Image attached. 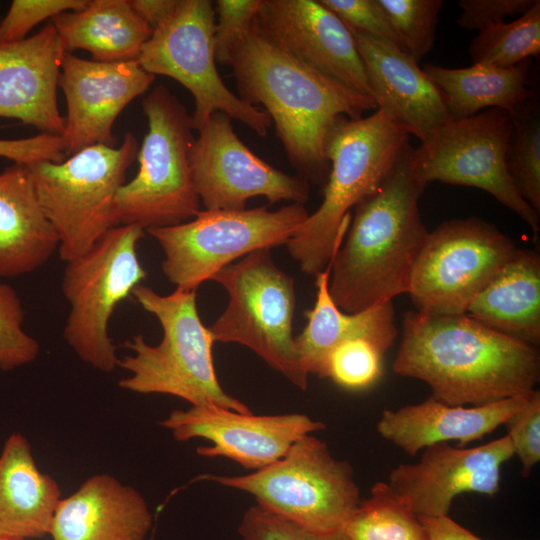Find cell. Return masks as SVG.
<instances>
[{
	"instance_id": "ee69618b",
	"label": "cell",
	"mask_w": 540,
	"mask_h": 540,
	"mask_svg": "<svg viewBox=\"0 0 540 540\" xmlns=\"http://www.w3.org/2000/svg\"><path fill=\"white\" fill-rule=\"evenodd\" d=\"M129 2L138 16L153 31L172 14L179 0H129Z\"/></svg>"
},
{
	"instance_id": "b9f144b4",
	"label": "cell",
	"mask_w": 540,
	"mask_h": 540,
	"mask_svg": "<svg viewBox=\"0 0 540 540\" xmlns=\"http://www.w3.org/2000/svg\"><path fill=\"white\" fill-rule=\"evenodd\" d=\"M65 145L60 135L39 133L23 139H0V157L29 166L38 162H62Z\"/></svg>"
},
{
	"instance_id": "ffe728a7",
	"label": "cell",
	"mask_w": 540,
	"mask_h": 540,
	"mask_svg": "<svg viewBox=\"0 0 540 540\" xmlns=\"http://www.w3.org/2000/svg\"><path fill=\"white\" fill-rule=\"evenodd\" d=\"M66 53L52 22L21 41L0 43V117L61 136L57 87Z\"/></svg>"
},
{
	"instance_id": "d6a6232c",
	"label": "cell",
	"mask_w": 540,
	"mask_h": 540,
	"mask_svg": "<svg viewBox=\"0 0 540 540\" xmlns=\"http://www.w3.org/2000/svg\"><path fill=\"white\" fill-rule=\"evenodd\" d=\"M386 351L368 338L349 339L329 354L319 377L330 378L347 390H366L381 378Z\"/></svg>"
},
{
	"instance_id": "f35d334b",
	"label": "cell",
	"mask_w": 540,
	"mask_h": 540,
	"mask_svg": "<svg viewBox=\"0 0 540 540\" xmlns=\"http://www.w3.org/2000/svg\"><path fill=\"white\" fill-rule=\"evenodd\" d=\"M349 28L388 41L405 51L377 0H319ZM406 52V51H405Z\"/></svg>"
},
{
	"instance_id": "f546056e",
	"label": "cell",
	"mask_w": 540,
	"mask_h": 540,
	"mask_svg": "<svg viewBox=\"0 0 540 540\" xmlns=\"http://www.w3.org/2000/svg\"><path fill=\"white\" fill-rule=\"evenodd\" d=\"M347 540H430L418 516L389 488L377 482L344 526Z\"/></svg>"
},
{
	"instance_id": "277c9868",
	"label": "cell",
	"mask_w": 540,
	"mask_h": 540,
	"mask_svg": "<svg viewBox=\"0 0 540 540\" xmlns=\"http://www.w3.org/2000/svg\"><path fill=\"white\" fill-rule=\"evenodd\" d=\"M410 134L383 109L339 117L325 140L330 164L323 201L286 243L302 272L317 275L341 246L351 208L377 191L411 148Z\"/></svg>"
},
{
	"instance_id": "f6af8a7d",
	"label": "cell",
	"mask_w": 540,
	"mask_h": 540,
	"mask_svg": "<svg viewBox=\"0 0 540 540\" xmlns=\"http://www.w3.org/2000/svg\"><path fill=\"white\" fill-rule=\"evenodd\" d=\"M0 540H18V539H5V538H1Z\"/></svg>"
},
{
	"instance_id": "ab89813d",
	"label": "cell",
	"mask_w": 540,
	"mask_h": 540,
	"mask_svg": "<svg viewBox=\"0 0 540 540\" xmlns=\"http://www.w3.org/2000/svg\"><path fill=\"white\" fill-rule=\"evenodd\" d=\"M214 28L216 61L226 65L231 45L254 22L261 0H218Z\"/></svg>"
},
{
	"instance_id": "cb8c5ba5",
	"label": "cell",
	"mask_w": 540,
	"mask_h": 540,
	"mask_svg": "<svg viewBox=\"0 0 540 540\" xmlns=\"http://www.w3.org/2000/svg\"><path fill=\"white\" fill-rule=\"evenodd\" d=\"M58 246L27 166L14 163L5 168L0 173V277L38 270Z\"/></svg>"
},
{
	"instance_id": "d590c367",
	"label": "cell",
	"mask_w": 540,
	"mask_h": 540,
	"mask_svg": "<svg viewBox=\"0 0 540 540\" xmlns=\"http://www.w3.org/2000/svg\"><path fill=\"white\" fill-rule=\"evenodd\" d=\"M238 533L242 540H347L344 527L318 532L257 504L244 512Z\"/></svg>"
},
{
	"instance_id": "1f68e13d",
	"label": "cell",
	"mask_w": 540,
	"mask_h": 540,
	"mask_svg": "<svg viewBox=\"0 0 540 540\" xmlns=\"http://www.w3.org/2000/svg\"><path fill=\"white\" fill-rule=\"evenodd\" d=\"M530 102L512 116L506 165L522 198L540 213V121L538 109Z\"/></svg>"
},
{
	"instance_id": "d6986e66",
	"label": "cell",
	"mask_w": 540,
	"mask_h": 540,
	"mask_svg": "<svg viewBox=\"0 0 540 540\" xmlns=\"http://www.w3.org/2000/svg\"><path fill=\"white\" fill-rule=\"evenodd\" d=\"M154 80L137 60L100 62L67 52L59 76L67 105L61 135L65 155L95 144L116 146L115 120Z\"/></svg>"
},
{
	"instance_id": "44dd1931",
	"label": "cell",
	"mask_w": 540,
	"mask_h": 540,
	"mask_svg": "<svg viewBox=\"0 0 540 540\" xmlns=\"http://www.w3.org/2000/svg\"><path fill=\"white\" fill-rule=\"evenodd\" d=\"M364 63L377 108L421 143L450 117L444 98L418 63L388 41L349 28Z\"/></svg>"
},
{
	"instance_id": "484cf974",
	"label": "cell",
	"mask_w": 540,
	"mask_h": 540,
	"mask_svg": "<svg viewBox=\"0 0 540 540\" xmlns=\"http://www.w3.org/2000/svg\"><path fill=\"white\" fill-rule=\"evenodd\" d=\"M331 261L316 275V301L306 312L307 324L295 337V347L304 372L319 376L329 354L353 338H368L388 350L398 331L392 301L376 304L356 313L342 311L329 292Z\"/></svg>"
},
{
	"instance_id": "2e32d148",
	"label": "cell",
	"mask_w": 540,
	"mask_h": 540,
	"mask_svg": "<svg viewBox=\"0 0 540 540\" xmlns=\"http://www.w3.org/2000/svg\"><path fill=\"white\" fill-rule=\"evenodd\" d=\"M177 441L204 438V457H225L249 470H259L282 458L300 438L325 429L306 414L253 415L216 405L175 410L160 423Z\"/></svg>"
},
{
	"instance_id": "7402d4cb",
	"label": "cell",
	"mask_w": 540,
	"mask_h": 540,
	"mask_svg": "<svg viewBox=\"0 0 540 540\" xmlns=\"http://www.w3.org/2000/svg\"><path fill=\"white\" fill-rule=\"evenodd\" d=\"M532 393L475 407L450 406L430 397L419 404L384 410L376 429L410 456L448 441H458V447H463L505 424Z\"/></svg>"
},
{
	"instance_id": "f1b7e54d",
	"label": "cell",
	"mask_w": 540,
	"mask_h": 540,
	"mask_svg": "<svg viewBox=\"0 0 540 540\" xmlns=\"http://www.w3.org/2000/svg\"><path fill=\"white\" fill-rule=\"evenodd\" d=\"M530 66L528 59L510 68L427 64L422 69L441 92L450 119L461 120L490 108L516 115L533 97L527 87Z\"/></svg>"
},
{
	"instance_id": "836d02e7",
	"label": "cell",
	"mask_w": 540,
	"mask_h": 540,
	"mask_svg": "<svg viewBox=\"0 0 540 540\" xmlns=\"http://www.w3.org/2000/svg\"><path fill=\"white\" fill-rule=\"evenodd\" d=\"M405 51L418 63L434 46L442 0H377Z\"/></svg>"
},
{
	"instance_id": "8992f818",
	"label": "cell",
	"mask_w": 540,
	"mask_h": 540,
	"mask_svg": "<svg viewBox=\"0 0 540 540\" xmlns=\"http://www.w3.org/2000/svg\"><path fill=\"white\" fill-rule=\"evenodd\" d=\"M138 150L129 132L118 147L95 144L62 162L27 166L40 206L57 234L62 261L85 254L120 225L117 193Z\"/></svg>"
},
{
	"instance_id": "4dcf8cb0",
	"label": "cell",
	"mask_w": 540,
	"mask_h": 540,
	"mask_svg": "<svg viewBox=\"0 0 540 540\" xmlns=\"http://www.w3.org/2000/svg\"><path fill=\"white\" fill-rule=\"evenodd\" d=\"M540 52V1L512 22L478 31L469 53L473 64L510 68Z\"/></svg>"
},
{
	"instance_id": "8fae6325",
	"label": "cell",
	"mask_w": 540,
	"mask_h": 540,
	"mask_svg": "<svg viewBox=\"0 0 540 540\" xmlns=\"http://www.w3.org/2000/svg\"><path fill=\"white\" fill-rule=\"evenodd\" d=\"M304 204L200 211L183 223L146 230L160 245L166 278L183 291H196L233 261L259 249L286 244L307 219Z\"/></svg>"
},
{
	"instance_id": "83f0119b",
	"label": "cell",
	"mask_w": 540,
	"mask_h": 540,
	"mask_svg": "<svg viewBox=\"0 0 540 540\" xmlns=\"http://www.w3.org/2000/svg\"><path fill=\"white\" fill-rule=\"evenodd\" d=\"M51 20L67 52L83 49L100 62L137 60L152 34L129 0H89Z\"/></svg>"
},
{
	"instance_id": "8d00e7d4",
	"label": "cell",
	"mask_w": 540,
	"mask_h": 540,
	"mask_svg": "<svg viewBox=\"0 0 540 540\" xmlns=\"http://www.w3.org/2000/svg\"><path fill=\"white\" fill-rule=\"evenodd\" d=\"M89 0H13L0 21V43H13L27 38L40 22L65 11L85 8Z\"/></svg>"
},
{
	"instance_id": "603a6c76",
	"label": "cell",
	"mask_w": 540,
	"mask_h": 540,
	"mask_svg": "<svg viewBox=\"0 0 540 540\" xmlns=\"http://www.w3.org/2000/svg\"><path fill=\"white\" fill-rule=\"evenodd\" d=\"M152 515L144 497L108 474L94 475L56 508L53 540H145Z\"/></svg>"
},
{
	"instance_id": "4fadbf2b",
	"label": "cell",
	"mask_w": 540,
	"mask_h": 540,
	"mask_svg": "<svg viewBox=\"0 0 540 540\" xmlns=\"http://www.w3.org/2000/svg\"><path fill=\"white\" fill-rule=\"evenodd\" d=\"M512 131L511 115L499 108L449 119L412 149V167L425 185L439 181L486 191L516 213L537 237L539 213L522 198L507 170Z\"/></svg>"
},
{
	"instance_id": "60d3db41",
	"label": "cell",
	"mask_w": 540,
	"mask_h": 540,
	"mask_svg": "<svg viewBox=\"0 0 540 540\" xmlns=\"http://www.w3.org/2000/svg\"><path fill=\"white\" fill-rule=\"evenodd\" d=\"M536 0H460L462 12L457 24L467 30L484 28L504 22L506 17L522 15Z\"/></svg>"
},
{
	"instance_id": "74e56055",
	"label": "cell",
	"mask_w": 540,
	"mask_h": 540,
	"mask_svg": "<svg viewBox=\"0 0 540 540\" xmlns=\"http://www.w3.org/2000/svg\"><path fill=\"white\" fill-rule=\"evenodd\" d=\"M505 425L514 455L522 465L521 474L527 477L540 461V392L535 390Z\"/></svg>"
},
{
	"instance_id": "5bb4252c",
	"label": "cell",
	"mask_w": 540,
	"mask_h": 540,
	"mask_svg": "<svg viewBox=\"0 0 540 540\" xmlns=\"http://www.w3.org/2000/svg\"><path fill=\"white\" fill-rule=\"evenodd\" d=\"M516 250L508 236L483 220L446 221L429 232L408 294L417 311L465 314L471 301Z\"/></svg>"
},
{
	"instance_id": "52a82bcc",
	"label": "cell",
	"mask_w": 540,
	"mask_h": 540,
	"mask_svg": "<svg viewBox=\"0 0 540 540\" xmlns=\"http://www.w3.org/2000/svg\"><path fill=\"white\" fill-rule=\"evenodd\" d=\"M148 130L138 150L139 169L117 193L120 225L144 231L177 225L200 210L190 165L193 120L185 106L163 85L142 101Z\"/></svg>"
},
{
	"instance_id": "9c48e42d",
	"label": "cell",
	"mask_w": 540,
	"mask_h": 540,
	"mask_svg": "<svg viewBox=\"0 0 540 540\" xmlns=\"http://www.w3.org/2000/svg\"><path fill=\"white\" fill-rule=\"evenodd\" d=\"M211 280L228 292L224 312L208 327L214 342H234L254 351L302 390L308 375L300 365L292 323L294 281L274 263L271 249H259L217 272Z\"/></svg>"
},
{
	"instance_id": "e0dca14e",
	"label": "cell",
	"mask_w": 540,
	"mask_h": 540,
	"mask_svg": "<svg viewBox=\"0 0 540 540\" xmlns=\"http://www.w3.org/2000/svg\"><path fill=\"white\" fill-rule=\"evenodd\" d=\"M255 24L315 72L374 99L349 27L319 0H261Z\"/></svg>"
},
{
	"instance_id": "ac0fdd59",
	"label": "cell",
	"mask_w": 540,
	"mask_h": 540,
	"mask_svg": "<svg viewBox=\"0 0 540 540\" xmlns=\"http://www.w3.org/2000/svg\"><path fill=\"white\" fill-rule=\"evenodd\" d=\"M513 456L507 435L475 448L438 443L425 448L417 463L399 464L386 483L417 516H447L462 493L495 495L501 466Z\"/></svg>"
},
{
	"instance_id": "7bdbcfd3",
	"label": "cell",
	"mask_w": 540,
	"mask_h": 540,
	"mask_svg": "<svg viewBox=\"0 0 540 540\" xmlns=\"http://www.w3.org/2000/svg\"><path fill=\"white\" fill-rule=\"evenodd\" d=\"M430 540H484L464 528L448 515L440 517H419Z\"/></svg>"
},
{
	"instance_id": "3957f363",
	"label": "cell",
	"mask_w": 540,
	"mask_h": 540,
	"mask_svg": "<svg viewBox=\"0 0 540 540\" xmlns=\"http://www.w3.org/2000/svg\"><path fill=\"white\" fill-rule=\"evenodd\" d=\"M407 151L392 174L355 206L345 243L331 259L329 292L346 313H356L408 293L429 235L418 202L426 185Z\"/></svg>"
},
{
	"instance_id": "7a4b0ae2",
	"label": "cell",
	"mask_w": 540,
	"mask_h": 540,
	"mask_svg": "<svg viewBox=\"0 0 540 540\" xmlns=\"http://www.w3.org/2000/svg\"><path fill=\"white\" fill-rule=\"evenodd\" d=\"M239 97L261 104L276 128L287 158L308 182H324L330 171L324 146L341 116L358 119L377 109L373 98L350 91L315 72L255 24L227 53ZM255 106V105H254Z\"/></svg>"
},
{
	"instance_id": "9a60e30c",
	"label": "cell",
	"mask_w": 540,
	"mask_h": 540,
	"mask_svg": "<svg viewBox=\"0 0 540 540\" xmlns=\"http://www.w3.org/2000/svg\"><path fill=\"white\" fill-rule=\"evenodd\" d=\"M190 152L196 192L208 210H242L258 196L270 204H304L309 182L289 175L254 154L236 135L230 118L216 113L198 130Z\"/></svg>"
},
{
	"instance_id": "6da1fadb",
	"label": "cell",
	"mask_w": 540,
	"mask_h": 540,
	"mask_svg": "<svg viewBox=\"0 0 540 540\" xmlns=\"http://www.w3.org/2000/svg\"><path fill=\"white\" fill-rule=\"evenodd\" d=\"M393 370L426 382L439 402L475 407L535 391L540 356L466 314L416 310L404 316Z\"/></svg>"
},
{
	"instance_id": "d4e9b609",
	"label": "cell",
	"mask_w": 540,
	"mask_h": 540,
	"mask_svg": "<svg viewBox=\"0 0 540 540\" xmlns=\"http://www.w3.org/2000/svg\"><path fill=\"white\" fill-rule=\"evenodd\" d=\"M60 500L59 485L40 471L28 439L10 435L0 454V539L50 534Z\"/></svg>"
},
{
	"instance_id": "4316f807",
	"label": "cell",
	"mask_w": 540,
	"mask_h": 540,
	"mask_svg": "<svg viewBox=\"0 0 540 540\" xmlns=\"http://www.w3.org/2000/svg\"><path fill=\"white\" fill-rule=\"evenodd\" d=\"M466 315L532 346L540 342V259L518 249L469 304Z\"/></svg>"
},
{
	"instance_id": "30bf717a",
	"label": "cell",
	"mask_w": 540,
	"mask_h": 540,
	"mask_svg": "<svg viewBox=\"0 0 540 540\" xmlns=\"http://www.w3.org/2000/svg\"><path fill=\"white\" fill-rule=\"evenodd\" d=\"M143 236L137 225H118L64 269L61 289L70 310L63 337L83 362L105 373L119 361L109 334L113 312L147 276L137 254Z\"/></svg>"
},
{
	"instance_id": "7c38bea8",
	"label": "cell",
	"mask_w": 540,
	"mask_h": 540,
	"mask_svg": "<svg viewBox=\"0 0 540 540\" xmlns=\"http://www.w3.org/2000/svg\"><path fill=\"white\" fill-rule=\"evenodd\" d=\"M214 28L211 1L179 0L172 14L152 31L137 61L146 72L170 77L193 95L195 130L222 113L265 136L272 125L270 116L231 92L217 70Z\"/></svg>"
},
{
	"instance_id": "5b68a950",
	"label": "cell",
	"mask_w": 540,
	"mask_h": 540,
	"mask_svg": "<svg viewBox=\"0 0 540 540\" xmlns=\"http://www.w3.org/2000/svg\"><path fill=\"white\" fill-rule=\"evenodd\" d=\"M131 294L157 318L163 337L157 345H150L138 333L124 343L133 354L118 361V366L130 373L119 380L120 388L140 394H168L192 406L216 405L251 412L227 394L218 381L212 356L214 340L199 317L196 291L175 289L160 295L139 284Z\"/></svg>"
},
{
	"instance_id": "ba28073f",
	"label": "cell",
	"mask_w": 540,
	"mask_h": 540,
	"mask_svg": "<svg viewBox=\"0 0 540 540\" xmlns=\"http://www.w3.org/2000/svg\"><path fill=\"white\" fill-rule=\"evenodd\" d=\"M200 479L249 493L257 505L324 533L342 529L361 502L352 466L333 457L327 444L311 434L264 468Z\"/></svg>"
},
{
	"instance_id": "e575fe53",
	"label": "cell",
	"mask_w": 540,
	"mask_h": 540,
	"mask_svg": "<svg viewBox=\"0 0 540 540\" xmlns=\"http://www.w3.org/2000/svg\"><path fill=\"white\" fill-rule=\"evenodd\" d=\"M24 309L15 289L0 283V369L11 371L37 359L38 341L24 328Z\"/></svg>"
}]
</instances>
